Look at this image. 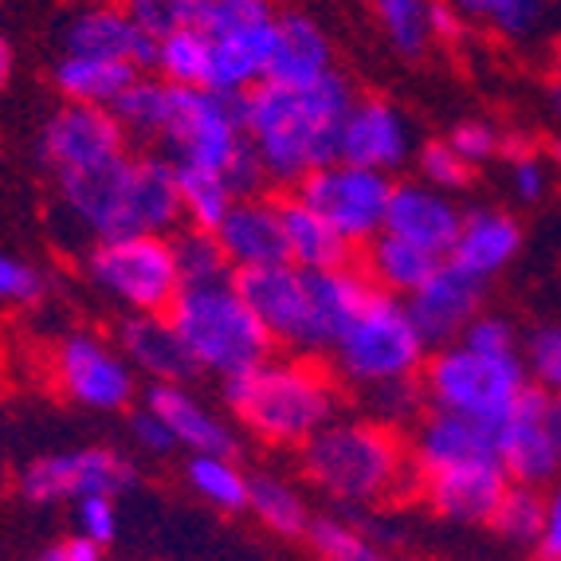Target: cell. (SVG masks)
Here are the masks:
<instances>
[{"label": "cell", "instance_id": "obj_1", "mask_svg": "<svg viewBox=\"0 0 561 561\" xmlns=\"http://www.w3.org/2000/svg\"><path fill=\"white\" fill-rule=\"evenodd\" d=\"M354 106L346 76L330 71L307 87L260 83L240 94V118L248 146L272 185L295 188L302 178L337 161L342 118Z\"/></svg>", "mask_w": 561, "mask_h": 561}, {"label": "cell", "instance_id": "obj_2", "mask_svg": "<svg viewBox=\"0 0 561 561\" xmlns=\"http://www.w3.org/2000/svg\"><path fill=\"white\" fill-rule=\"evenodd\" d=\"M225 409L272 448H295L337 421V377L302 354H272L225 381Z\"/></svg>", "mask_w": 561, "mask_h": 561}, {"label": "cell", "instance_id": "obj_3", "mask_svg": "<svg viewBox=\"0 0 561 561\" xmlns=\"http://www.w3.org/2000/svg\"><path fill=\"white\" fill-rule=\"evenodd\" d=\"M299 468L319 495L342 506H377L416 483L409 444L381 421H330L299 448Z\"/></svg>", "mask_w": 561, "mask_h": 561}, {"label": "cell", "instance_id": "obj_4", "mask_svg": "<svg viewBox=\"0 0 561 561\" xmlns=\"http://www.w3.org/2000/svg\"><path fill=\"white\" fill-rule=\"evenodd\" d=\"M158 146L165 150L161 158L173 161L178 169L225 173L240 197H260V185L267 181L248 146V134H243L240 99L232 94L173 87Z\"/></svg>", "mask_w": 561, "mask_h": 561}, {"label": "cell", "instance_id": "obj_5", "mask_svg": "<svg viewBox=\"0 0 561 561\" xmlns=\"http://www.w3.org/2000/svg\"><path fill=\"white\" fill-rule=\"evenodd\" d=\"M169 327L178 330L181 346L197 374H216L220 381L260 365L275 354L272 334L260 327L252 307L243 302L232 279L181 287L173 307L165 310Z\"/></svg>", "mask_w": 561, "mask_h": 561}, {"label": "cell", "instance_id": "obj_6", "mask_svg": "<svg viewBox=\"0 0 561 561\" xmlns=\"http://www.w3.org/2000/svg\"><path fill=\"white\" fill-rule=\"evenodd\" d=\"M428 354L432 350L412 322L409 307L393 295L374 290L350 319V327L337 334L327 357L337 385H354V389L369 393L381 385L416 381Z\"/></svg>", "mask_w": 561, "mask_h": 561}, {"label": "cell", "instance_id": "obj_7", "mask_svg": "<svg viewBox=\"0 0 561 561\" xmlns=\"http://www.w3.org/2000/svg\"><path fill=\"white\" fill-rule=\"evenodd\" d=\"M530 389L523 354H479L463 342L432 350L421 369L424 409L468 416L479 424H499Z\"/></svg>", "mask_w": 561, "mask_h": 561}, {"label": "cell", "instance_id": "obj_8", "mask_svg": "<svg viewBox=\"0 0 561 561\" xmlns=\"http://www.w3.org/2000/svg\"><path fill=\"white\" fill-rule=\"evenodd\" d=\"M83 275L94 290L130 314H165L181 295L173 236L130 232L94 240L83 255Z\"/></svg>", "mask_w": 561, "mask_h": 561}, {"label": "cell", "instance_id": "obj_9", "mask_svg": "<svg viewBox=\"0 0 561 561\" xmlns=\"http://www.w3.org/2000/svg\"><path fill=\"white\" fill-rule=\"evenodd\" d=\"M295 197L307 208H314L346 243L365 248L374 236L385 232V213H389V197H393V178L346 165V161H334V165L302 178L299 185H295Z\"/></svg>", "mask_w": 561, "mask_h": 561}, {"label": "cell", "instance_id": "obj_10", "mask_svg": "<svg viewBox=\"0 0 561 561\" xmlns=\"http://www.w3.org/2000/svg\"><path fill=\"white\" fill-rule=\"evenodd\" d=\"M51 377L59 393L91 412H130L138 397V374L111 337L94 330H71L51 350Z\"/></svg>", "mask_w": 561, "mask_h": 561}, {"label": "cell", "instance_id": "obj_11", "mask_svg": "<svg viewBox=\"0 0 561 561\" xmlns=\"http://www.w3.org/2000/svg\"><path fill=\"white\" fill-rule=\"evenodd\" d=\"M134 463L122 451L103 448H67L39 456L24 463L16 476L20 499L32 506H59V503H79L91 495H126L134 486Z\"/></svg>", "mask_w": 561, "mask_h": 561}, {"label": "cell", "instance_id": "obj_12", "mask_svg": "<svg viewBox=\"0 0 561 561\" xmlns=\"http://www.w3.org/2000/svg\"><path fill=\"white\" fill-rule=\"evenodd\" d=\"M130 153V138L103 106H56L36 134V158L51 178H71L83 169Z\"/></svg>", "mask_w": 561, "mask_h": 561}, {"label": "cell", "instance_id": "obj_13", "mask_svg": "<svg viewBox=\"0 0 561 561\" xmlns=\"http://www.w3.org/2000/svg\"><path fill=\"white\" fill-rule=\"evenodd\" d=\"M130 188H134V153H122L114 161H103V165L56 181L59 205H64L67 220L83 228L91 236V243L134 232Z\"/></svg>", "mask_w": 561, "mask_h": 561}, {"label": "cell", "instance_id": "obj_14", "mask_svg": "<svg viewBox=\"0 0 561 561\" xmlns=\"http://www.w3.org/2000/svg\"><path fill=\"white\" fill-rule=\"evenodd\" d=\"M236 290L252 307L260 327L272 334L275 346L290 354L310 357V302H307V272L279 263V267H260V272L232 275Z\"/></svg>", "mask_w": 561, "mask_h": 561}, {"label": "cell", "instance_id": "obj_15", "mask_svg": "<svg viewBox=\"0 0 561 561\" xmlns=\"http://www.w3.org/2000/svg\"><path fill=\"white\" fill-rule=\"evenodd\" d=\"M409 158H416V138L404 111L385 99H354L337 134V161L393 178Z\"/></svg>", "mask_w": 561, "mask_h": 561}, {"label": "cell", "instance_id": "obj_16", "mask_svg": "<svg viewBox=\"0 0 561 561\" xmlns=\"http://www.w3.org/2000/svg\"><path fill=\"white\" fill-rule=\"evenodd\" d=\"M64 56H91V59H114L134 71L153 67L158 44L134 28V20L122 12L118 0H83L67 12L59 28Z\"/></svg>", "mask_w": 561, "mask_h": 561}, {"label": "cell", "instance_id": "obj_17", "mask_svg": "<svg viewBox=\"0 0 561 561\" xmlns=\"http://www.w3.org/2000/svg\"><path fill=\"white\" fill-rule=\"evenodd\" d=\"M491 440H495V459L506 471V479L518 486H550L561 476L553 444L546 436V393L542 389H526V397L506 412L503 421L491 424Z\"/></svg>", "mask_w": 561, "mask_h": 561}, {"label": "cell", "instance_id": "obj_18", "mask_svg": "<svg viewBox=\"0 0 561 561\" xmlns=\"http://www.w3.org/2000/svg\"><path fill=\"white\" fill-rule=\"evenodd\" d=\"M483 290L486 283L476 275L459 272L456 263L444 260L432 279L421 290H412L404 307H409L412 322L421 330V337L428 342V350H440L459 342V334L471 327L476 314H483Z\"/></svg>", "mask_w": 561, "mask_h": 561}, {"label": "cell", "instance_id": "obj_19", "mask_svg": "<svg viewBox=\"0 0 561 561\" xmlns=\"http://www.w3.org/2000/svg\"><path fill=\"white\" fill-rule=\"evenodd\" d=\"M459 225H463V208L451 193H440L424 181H393V197L385 213L389 236H401L436 260H448Z\"/></svg>", "mask_w": 561, "mask_h": 561}, {"label": "cell", "instance_id": "obj_20", "mask_svg": "<svg viewBox=\"0 0 561 561\" xmlns=\"http://www.w3.org/2000/svg\"><path fill=\"white\" fill-rule=\"evenodd\" d=\"M421 483L424 503L448 523H491L499 511L503 495L511 491V479L499 468V459H483V463H463V468L436 471V476L416 479Z\"/></svg>", "mask_w": 561, "mask_h": 561}, {"label": "cell", "instance_id": "obj_21", "mask_svg": "<svg viewBox=\"0 0 561 561\" xmlns=\"http://www.w3.org/2000/svg\"><path fill=\"white\" fill-rule=\"evenodd\" d=\"M213 236H216V243H220V252H225L232 275L287 263V240H283L279 201L240 197Z\"/></svg>", "mask_w": 561, "mask_h": 561}, {"label": "cell", "instance_id": "obj_22", "mask_svg": "<svg viewBox=\"0 0 561 561\" xmlns=\"http://www.w3.org/2000/svg\"><path fill=\"white\" fill-rule=\"evenodd\" d=\"M409 456L416 479L436 476V471L463 468V463H483V459H495V440H491V428L468 416H456V412L428 409L412 428Z\"/></svg>", "mask_w": 561, "mask_h": 561}, {"label": "cell", "instance_id": "obj_23", "mask_svg": "<svg viewBox=\"0 0 561 561\" xmlns=\"http://www.w3.org/2000/svg\"><path fill=\"white\" fill-rule=\"evenodd\" d=\"M146 409L169 428L173 444L188 456H236V432L216 416L188 385H150Z\"/></svg>", "mask_w": 561, "mask_h": 561}, {"label": "cell", "instance_id": "obj_24", "mask_svg": "<svg viewBox=\"0 0 561 561\" xmlns=\"http://www.w3.org/2000/svg\"><path fill=\"white\" fill-rule=\"evenodd\" d=\"M518 252H523V225L506 208L479 205L463 208V225L451 243L448 263L486 283L499 272H506L518 260Z\"/></svg>", "mask_w": 561, "mask_h": 561}, {"label": "cell", "instance_id": "obj_25", "mask_svg": "<svg viewBox=\"0 0 561 561\" xmlns=\"http://www.w3.org/2000/svg\"><path fill=\"white\" fill-rule=\"evenodd\" d=\"M330 71H334V44L319 20L307 12H275L272 59L263 83L307 87L327 79Z\"/></svg>", "mask_w": 561, "mask_h": 561}, {"label": "cell", "instance_id": "obj_26", "mask_svg": "<svg viewBox=\"0 0 561 561\" xmlns=\"http://www.w3.org/2000/svg\"><path fill=\"white\" fill-rule=\"evenodd\" d=\"M118 354L130 362L134 374L150 377V385H185L197 377L165 314H126L118 322Z\"/></svg>", "mask_w": 561, "mask_h": 561}, {"label": "cell", "instance_id": "obj_27", "mask_svg": "<svg viewBox=\"0 0 561 561\" xmlns=\"http://www.w3.org/2000/svg\"><path fill=\"white\" fill-rule=\"evenodd\" d=\"M374 295L362 267H337V272H307V302H310V357L330 354L337 334L350 327L362 302Z\"/></svg>", "mask_w": 561, "mask_h": 561}, {"label": "cell", "instance_id": "obj_28", "mask_svg": "<svg viewBox=\"0 0 561 561\" xmlns=\"http://www.w3.org/2000/svg\"><path fill=\"white\" fill-rule=\"evenodd\" d=\"M283 240H287V263L299 272H337L354 263V243H346L314 208L302 205L295 193L279 201Z\"/></svg>", "mask_w": 561, "mask_h": 561}, {"label": "cell", "instance_id": "obj_29", "mask_svg": "<svg viewBox=\"0 0 561 561\" xmlns=\"http://www.w3.org/2000/svg\"><path fill=\"white\" fill-rule=\"evenodd\" d=\"M444 260L428 255L416 243L401 240V236H374V240L362 248V275L369 279V287L381 290V295H393V299H409L412 290H421L432 279V272L440 267Z\"/></svg>", "mask_w": 561, "mask_h": 561}, {"label": "cell", "instance_id": "obj_30", "mask_svg": "<svg viewBox=\"0 0 561 561\" xmlns=\"http://www.w3.org/2000/svg\"><path fill=\"white\" fill-rule=\"evenodd\" d=\"M275 20L260 28H243L232 36L213 39V67H208V91L216 94H248L267 79V59H272Z\"/></svg>", "mask_w": 561, "mask_h": 561}, {"label": "cell", "instance_id": "obj_31", "mask_svg": "<svg viewBox=\"0 0 561 561\" xmlns=\"http://www.w3.org/2000/svg\"><path fill=\"white\" fill-rule=\"evenodd\" d=\"M134 76H141V71L114 64V59L59 56L56 67H51V87L71 106H103V111H111L118 103V94L134 83Z\"/></svg>", "mask_w": 561, "mask_h": 561}, {"label": "cell", "instance_id": "obj_32", "mask_svg": "<svg viewBox=\"0 0 561 561\" xmlns=\"http://www.w3.org/2000/svg\"><path fill=\"white\" fill-rule=\"evenodd\" d=\"M248 511L279 538H302L310 526V503L299 483L283 476H252L248 486Z\"/></svg>", "mask_w": 561, "mask_h": 561}, {"label": "cell", "instance_id": "obj_33", "mask_svg": "<svg viewBox=\"0 0 561 561\" xmlns=\"http://www.w3.org/2000/svg\"><path fill=\"white\" fill-rule=\"evenodd\" d=\"M185 483H188V491H193L201 503L213 506V511H225V515L248 511L252 476L236 463V456H188Z\"/></svg>", "mask_w": 561, "mask_h": 561}, {"label": "cell", "instance_id": "obj_34", "mask_svg": "<svg viewBox=\"0 0 561 561\" xmlns=\"http://www.w3.org/2000/svg\"><path fill=\"white\" fill-rule=\"evenodd\" d=\"M178 193H181V220H185V228H197V232H216L220 220L240 201L232 181L225 173H208V169H178Z\"/></svg>", "mask_w": 561, "mask_h": 561}, {"label": "cell", "instance_id": "obj_35", "mask_svg": "<svg viewBox=\"0 0 561 561\" xmlns=\"http://www.w3.org/2000/svg\"><path fill=\"white\" fill-rule=\"evenodd\" d=\"M169 94H173V87L165 79L134 76V83L118 94V103L111 106V114L118 118V126L126 130L130 141L158 146L161 126H165V114H169Z\"/></svg>", "mask_w": 561, "mask_h": 561}, {"label": "cell", "instance_id": "obj_36", "mask_svg": "<svg viewBox=\"0 0 561 561\" xmlns=\"http://www.w3.org/2000/svg\"><path fill=\"white\" fill-rule=\"evenodd\" d=\"M468 24H483L503 39H530L550 16V0H444Z\"/></svg>", "mask_w": 561, "mask_h": 561}, {"label": "cell", "instance_id": "obj_37", "mask_svg": "<svg viewBox=\"0 0 561 561\" xmlns=\"http://www.w3.org/2000/svg\"><path fill=\"white\" fill-rule=\"evenodd\" d=\"M208 67H213V39L197 28H181L173 36L158 39L153 76L173 87H201L208 91Z\"/></svg>", "mask_w": 561, "mask_h": 561}, {"label": "cell", "instance_id": "obj_38", "mask_svg": "<svg viewBox=\"0 0 561 561\" xmlns=\"http://www.w3.org/2000/svg\"><path fill=\"white\" fill-rule=\"evenodd\" d=\"M374 20L397 56L421 59L432 39V0H374Z\"/></svg>", "mask_w": 561, "mask_h": 561}, {"label": "cell", "instance_id": "obj_39", "mask_svg": "<svg viewBox=\"0 0 561 561\" xmlns=\"http://www.w3.org/2000/svg\"><path fill=\"white\" fill-rule=\"evenodd\" d=\"M272 0H188V28H197L208 39L232 36V32L243 28H260V24H272Z\"/></svg>", "mask_w": 561, "mask_h": 561}, {"label": "cell", "instance_id": "obj_40", "mask_svg": "<svg viewBox=\"0 0 561 561\" xmlns=\"http://www.w3.org/2000/svg\"><path fill=\"white\" fill-rule=\"evenodd\" d=\"M302 538H307L310 553L319 561H389V553L374 538H365L350 518H334V515L310 518Z\"/></svg>", "mask_w": 561, "mask_h": 561}, {"label": "cell", "instance_id": "obj_41", "mask_svg": "<svg viewBox=\"0 0 561 561\" xmlns=\"http://www.w3.org/2000/svg\"><path fill=\"white\" fill-rule=\"evenodd\" d=\"M542 523H546V491L511 483V491L503 495V503H499V511L491 515L486 526L511 546H538Z\"/></svg>", "mask_w": 561, "mask_h": 561}, {"label": "cell", "instance_id": "obj_42", "mask_svg": "<svg viewBox=\"0 0 561 561\" xmlns=\"http://www.w3.org/2000/svg\"><path fill=\"white\" fill-rule=\"evenodd\" d=\"M173 255H178V272L185 287H197V283H216V279H232V267H228L220 243L213 232H197V228H181L173 236Z\"/></svg>", "mask_w": 561, "mask_h": 561}, {"label": "cell", "instance_id": "obj_43", "mask_svg": "<svg viewBox=\"0 0 561 561\" xmlns=\"http://www.w3.org/2000/svg\"><path fill=\"white\" fill-rule=\"evenodd\" d=\"M47 272L39 263L20 260L16 252L9 248H0V307H12V310H28L39 307L47 299Z\"/></svg>", "mask_w": 561, "mask_h": 561}, {"label": "cell", "instance_id": "obj_44", "mask_svg": "<svg viewBox=\"0 0 561 561\" xmlns=\"http://www.w3.org/2000/svg\"><path fill=\"white\" fill-rule=\"evenodd\" d=\"M523 365L530 374L534 389H542L546 397L561 393V327H542L534 330L523 342Z\"/></svg>", "mask_w": 561, "mask_h": 561}, {"label": "cell", "instance_id": "obj_45", "mask_svg": "<svg viewBox=\"0 0 561 561\" xmlns=\"http://www.w3.org/2000/svg\"><path fill=\"white\" fill-rule=\"evenodd\" d=\"M416 173H421L424 185L456 197L459 188L471 185V173H476V169H471L468 161L459 158L448 141L440 138V141H424L421 150H416Z\"/></svg>", "mask_w": 561, "mask_h": 561}, {"label": "cell", "instance_id": "obj_46", "mask_svg": "<svg viewBox=\"0 0 561 561\" xmlns=\"http://www.w3.org/2000/svg\"><path fill=\"white\" fill-rule=\"evenodd\" d=\"M451 146V150L459 153V158L468 161L471 169L486 165V161H495L499 153H506V138L503 130H499L495 122L486 118H463L451 126V134L444 138Z\"/></svg>", "mask_w": 561, "mask_h": 561}, {"label": "cell", "instance_id": "obj_47", "mask_svg": "<svg viewBox=\"0 0 561 561\" xmlns=\"http://www.w3.org/2000/svg\"><path fill=\"white\" fill-rule=\"evenodd\" d=\"M118 4L134 20V28L150 36L153 44L188 28V0H118Z\"/></svg>", "mask_w": 561, "mask_h": 561}, {"label": "cell", "instance_id": "obj_48", "mask_svg": "<svg viewBox=\"0 0 561 561\" xmlns=\"http://www.w3.org/2000/svg\"><path fill=\"white\" fill-rule=\"evenodd\" d=\"M459 342L468 350H479V354H518L523 350V337L503 314H476L471 327L459 334Z\"/></svg>", "mask_w": 561, "mask_h": 561}, {"label": "cell", "instance_id": "obj_49", "mask_svg": "<svg viewBox=\"0 0 561 561\" xmlns=\"http://www.w3.org/2000/svg\"><path fill=\"white\" fill-rule=\"evenodd\" d=\"M369 401L377 409V421L397 428L401 421H412L416 412L424 409V393H421V377L416 381H397V385H381V389H369Z\"/></svg>", "mask_w": 561, "mask_h": 561}, {"label": "cell", "instance_id": "obj_50", "mask_svg": "<svg viewBox=\"0 0 561 561\" xmlns=\"http://www.w3.org/2000/svg\"><path fill=\"white\" fill-rule=\"evenodd\" d=\"M76 530L79 538L94 546H111L118 538V503L111 495H91L76 503Z\"/></svg>", "mask_w": 561, "mask_h": 561}, {"label": "cell", "instance_id": "obj_51", "mask_svg": "<svg viewBox=\"0 0 561 561\" xmlns=\"http://www.w3.org/2000/svg\"><path fill=\"white\" fill-rule=\"evenodd\" d=\"M550 188V169L534 150H515L511 153V193L523 205H538Z\"/></svg>", "mask_w": 561, "mask_h": 561}, {"label": "cell", "instance_id": "obj_52", "mask_svg": "<svg viewBox=\"0 0 561 561\" xmlns=\"http://www.w3.org/2000/svg\"><path fill=\"white\" fill-rule=\"evenodd\" d=\"M130 440L138 444L141 451H150V456H169V451H178V444H173L169 428L158 421V416H153L150 409L130 412Z\"/></svg>", "mask_w": 561, "mask_h": 561}, {"label": "cell", "instance_id": "obj_53", "mask_svg": "<svg viewBox=\"0 0 561 561\" xmlns=\"http://www.w3.org/2000/svg\"><path fill=\"white\" fill-rule=\"evenodd\" d=\"M538 553L542 561H561V483L546 491V523L538 534Z\"/></svg>", "mask_w": 561, "mask_h": 561}, {"label": "cell", "instance_id": "obj_54", "mask_svg": "<svg viewBox=\"0 0 561 561\" xmlns=\"http://www.w3.org/2000/svg\"><path fill=\"white\" fill-rule=\"evenodd\" d=\"M468 28H471V24L459 16L451 4H444V0H432V39H440V44H459Z\"/></svg>", "mask_w": 561, "mask_h": 561}, {"label": "cell", "instance_id": "obj_55", "mask_svg": "<svg viewBox=\"0 0 561 561\" xmlns=\"http://www.w3.org/2000/svg\"><path fill=\"white\" fill-rule=\"evenodd\" d=\"M59 561H103V546L87 542V538H67L59 542Z\"/></svg>", "mask_w": 561, "mask_h": 561}, {"label": "cell", "instance_id": "obj_56", "mask_svg": "<svg viewBox=\"0 0 561 561\" xmlns=\"http://www.w3.org/2000/svg\"><path fill=\"white\" fill-rule=\"evenodd\" d=\"M546 436H550L553 456H558V468H561V393L546 397Z\"/></svg>", "mask_w": 561, "mask_h": 561}, {"label": "cell", "instance_id": "obj_57", "mask_svg": "<svg viewBox=\"0 0 561 561\" xmlns=\"http://www.w3.org/2000/svg\"><path fill=\"white\" fill-rule=\"evenodd\" d=\"M12 71H16V51H12L9 36H4V32H0V94L9 91V83H12Z\"/></svg>", "mask_w": 561, "mask_h": 561}, {"label": "cell", "instance_id": "obj_58", "mask_svg": "<svg viewBox=\"0 0 561 561\" xmlns=\"http://www.w3.org/2000/svg\"><path fill=\"white\" fill-rule=\"evenodd\" d=\"M546 106H550V118L561 126V79L558 83H550V91H546Z\"/></svg>", "mask_w": 561, "mask_h": 561}, {"label": "cell", "instance_id": "obj_59", "mask_svg": "<svg viewBox=\"0 0 561 561\" xmlns=\"http://www.w3.org/2000/svg\"><path fill=\"white\" fill-rule=\"evenodd\" d=\"M28 561H59V542H56V546H47V550H39L36 558H28Z\"/></svg>", "mask_w": 561, "mask_h": 561}, {"label": "cell", "instance_id": "obj_60", "mask_svg": "<svg viewBox=\"0 0 561 561\" xmlns=\"http://www.w3.org/2000/svg\"><path fill=\"white\" fill-rule=\"evenodd\" d=\"M550 158H553V165H561V138L550 146Z\"/></svg>", "mask_w": 561, "mask_h": 561}]
</instances>
